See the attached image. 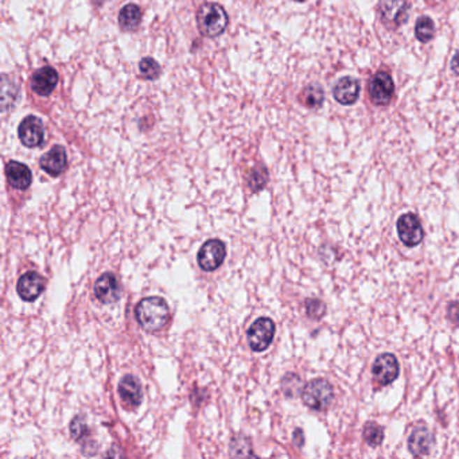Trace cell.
Here are the masks:
<instances>
[{"label":"cell","instance_id":"obj_1","mask_svg":"<svg viewBox=\"0 0 459 459\" xmlns=\"http://www.w3.org/2000/svg\"><path fill=\"white\" fill-rule=\"evenodd\" d=\"M135 315L145 330H162L170 319V309L163 298L148 296L139 302Z\"/></svg>","mask_w":459,"mask_h":459},{"label":"cell","instance_id":"obj_2","mask_svg":"<svg viewBox=\"0 0 459 459\" xmlns=\"http://www.w3.org/2000/svg\"><path fill=\"white\" fill-rule=\"evenodd\" d=\"M197 22L203 36L216 37L226 29L228 15L220 4L205 3L198 10Z\"/></svg>","mask_w":459,"mask_h":459},{"label":"cell","instance_id":"obj_3","mask_svg":"<svg viewBox=\"0 0 459 459\" xmlns=\"http://www.w3.org/2000/svg\"><path fill=\"white\" fill-rule=\"evenodd\" d=\"M334 396L333 386L325 379H315L302 391V400L312 409H323L330 405Z\"/></svg>","mask_w":459,"mask_h":459},{"label":"cell","instance_id":"obj_4","mask_svg":"<svg viewBox=\"0 0 459 459\" xmlns=\"http://www.w3.org/2000/svg\"><path fill=\"white\" fill-rule=\"evenodd\" d=\"M275 335V323L270 318H258L247 333L248 344L254 351H264L267 349Z\"/></svg>","mask_w":459,"mask_h":459},{"label":"cell","instance_id":"obj_5","mask_svg":"<svg viewBox=\"0 0 459 459\" xmlns=\"http://www.w3.org/2000/svg\"><path fill=\"white\" fill-rule=\"evenodd\" d=\"M226 256L225 244L221 240H209L203 244L198 252V265L203 271H214L224 263Z\"/></svg>","mask_w":459,"mask_h":459},{"label":"cell","instance_id":"obj_6","mask_svg":"<svg viewBox=\"0 0 459 459\" xmlns=\"http://www.w3.org/2000/svg\"><path fill=\"white\" fill-rule=\"evenodd\" d=\"M398 233L399 239L407 247H415L422 242L424 239L422 224L419 219L412 214L407 213L398 220Z\"/></svg>","mask_w":459,"mask_h":459},{"label":"cell","instance_id":"obj_7","mask_svg":"<svg viewBox=\"0 0 459 459\" xmlns=\"http://www.w3.org/2000/svg\"><path fill=\"white\" fill-rule=\"evenodd\" d=\"M393 81L386 72L374 74L369 81V96L376 105H386L393 96Z\"/></svg>","mask_w":459,"mask_h":459},{"label":"cell","instance_id":"obj_8","mask_svg":"<svg viewBox=\"0 0 459 459\" xmlns=\"http://www.w3.org/2000/svg\"><path fill=\"white\" fill-rule=\"evenodd\" d=\"M372 372H373L374 379L379 381V384L388 386L398 379V376L400 373V367H399L398 358L393 354L386 353L376 358L373 367H372Z\"/></svg>","mask_w":459,"mask_h":459},{"label":"cell","instance_id":"obj_9","mask_svg":"<svg viewBox=\"0 0 459 459\" xmlns=\"http://www.w3.org/2000/svg\"><path fill=\"white\" fill-rule=\"evenodd\" d=\"M18 135L20 142L26 147L34 148L42 145L45 139V129L42 122L36 116H27L19 124Z\"/></svg>","mask_w":459,"mask_h":459},{"label":"cell","instance_id":"obj_10","mask_svg":"<svg viewBox=\"0 0 459 459\" xmlns=\"http://www.w3.org/2000/svg\"><path fill=\"white\" fill-rule=\"evenodd\" d=\"M45 290L43 277L34 271H29L19 277L17 284L18 295L26 302L36 300Z\"/></svg>","mask_w":459,"mask_h":459},{"label":"cell","instance_id":"obj_11","mask_svg":"<svg viewBox=\"0 0 459 459\" xmlns=\"http://www.w3.org/2000/svg\"><path fill=\"white\" fill-rule=\"evenodd\" d=\"M381 18L386 26L399 27L408 19V4L405 0H383Z\"/></svg>","mask_w":459,"mask_h":459},{"label":"cell","instance_id":"obj_12","mask_svg":"<svg viewBox=\"0 0 459 459\" xmlns=\"http://www.w3.org/2000/svg\"><path fill=\"white\" fill-rule=\"evenodd\" d=\"M94 295L104 305L117 302L120 298V286L116 276L113 274L100 276L94 284Z\"/></svg>","mask_w":459,"mask_h":459},{"label":"cell","instance_id":"obj_13","mask_svg":"<svg viewBox=\"0 0 459 459\" xmlns=\"http://www.w3.org/2000/svg\"><path fill=\"white\" fill-rule=\"evenodd\" d=\"M434 435L425 427H418L412 431L408 439V449L415 457H425L434 447Z\"/></svg>","mask_w":459,"mask_h":459},{"label":"cell","instance_id":"obj_14","mask_svg":"<svg viewBox=\"0 0 459 459\" xmlns=\"http://www.w3.org/2000/svg\"><path fill=\"white\" fill-rule=\"evenodd\" d=\"M58 84V73L53 68L45 66L37 71L31 78V88L39 96H49Z\"/></svg>","mask_w":459,"mask_h":459},{"label":"cell","instance_id":"obj_15","mask_svg":"<svg viewBox=\"0 0 459 459\" xmlns=\"http://www.w3.org/2000/svg\"><path fill=\"white\" fill-rule=\"evenodd\" d=\"M6 177H7L8 184L18 190H26L33 181L30 168L23 163L15 162V161H11L6 166Z\"/></svg>","mask_w":459,"mask_h":459},{"label":"cell","instance_id":"obj_16","mask_svg":"<svg viewBox=\"0 0 459 459\" xmlns=\"http://www.w3.org/2000/svg\"><path fill=\"white\" fill-rule=\"evenodd\" d=\"M334 99L342 105H351L357 101L360 94V82L356 78L344 77L334 88Z\"/></svg>","mask_w":459,"mask_h":459},{"label":"cell","instance_id":"obj_17","mask_svg":"<svg viewBox=\"0 0 459 459\" xmlns=\"http://www.w3.org/2000/svg\"><path fill=\"white\" fill-rule=\"evenodd\" d=\"M66 151L61 146H55L41 158V167L52 177H58L66 167Z\"/></svg>","mask_w":459,"mask_h":459},{"label":"cell","instance_id":"obj_18","mask_svg":"<svg viewBox=\"0 0 459 459\" xmlns=\"http://www.w3.org/2000/svg\"><path fill=\"white\" fill-rule=\"evenodd\" d=\"M119 395L126 405L135 408L142 402V386L133 376H124L119 383Z\"/></svg>","mask_w":459,"mask_h":459},{"label":"cell","instance_id":"obj_19","mask_svg":"<svg viewBox=\"0 0 459 459\" xmlns=\"http://www.w3.org/2000/svg\"><path fill=\"white\" fill-rule=\"evenodd\" d=\"M142 20V11L136 4H127L119 13V23L124 30H135Z\"/></svg>","mask_w":459,"mask_h":459},{"label":"cell","instance_id":"obj_20","mask_svg":"<svg viewBox=\"0 0 459 459\" xmlns=\"http://www.w3.org/2000/svg\"><path fill=\"white\" fill-rule=\"evenodd\" d=\"M415 34L423 43L430 42L435 36V24L432 22V19L428 18V17H422V18L418 19L416 26H415Z\"/></svg>","mask_w":459,"mask_h":459},{"label":"cell","instance_id":"obj_21","mask_svg":"<svg viewBox=\"0 0 459 459\" xmlns=\"http://www.w3.org/2000/svg\"><path fill=\"white\" fill-rule=\"evenodd\" d=\"M364 438L369 446H380L384 438V431L377 423H367L364 427Z\"/></svg>","mask_w":459,"mask_h":459},{"label":"cell","instance_id":"obj_22","mask_svg":"<svg viewBox=\"0 0 459 459\" xmlns=\"http://www.w3.org/2000/svg\"><path fill=\"white\" fill-rule=\"evenodd\" d=\"M303 99H305V104L307 107H310V108H319L322 105V103H323L325 94H323V91H322L321 87L312 85V87H309L305 91Z\"/></svg>","mask_w":459,"mask_h":459},{"label":"cell","instance_id":"obj_23","mask_svg":"<svg viewBox=\"0 0 459 459\" xmlns=\"http://www.w3.org/2000/svg\"><path fill=\"white\" fill-rule=\"evenodd\" d=\"M139 71L145 78H156L161 74V66L152 58H143L139 64Z\"/></svg>","mask_w":459,"mask_h":459},{"label":"cell","instance_id":"obj_24","mask_svg":"<svg viewBox=\"0 0 459 459\" xmlns=\"http://www.w3.org/2000/svg\"><path fill=\"white\" fill-rule=\"evenodd\" d=\"M71 434L77 441L82 439L88 434V425H87L84 416L80 415V416L74 418L73 422L71 424Z\"/></svg>","mask_w":459,"mask_h":459},{"label":"cell","instance_id":"obj_25","mask_svg":"<svg viewBox=\"0 0 459 459\" xmlns=\"http://www.w3.org/2000/svg\"><path fill=\"white\" fill-rule=\"evenodd\" d=\"M325 305L318 299H309L306 302V312L312 318H321L325 314Z\"/></svg>","mask_w":459,"mask_h":459},{"label":"cell","instance_id":"obj_26","mask_svg":"<svg viewBox=\"0 0 459 459\" xmlns=\"http://www.w3.org/2000/svg\"><path fill=\"white\" fill-rule=\"evenodd\" d=\"M447 315L450 318V321H453L454 323H459V303L454 302L449 306L447 309Z\"/></svg>","mask_w":459,"mask_h":459},{"label":"cell","instance_id":"obj_27","mask_svg":"<svg viewBox=\"0 0 459 459\" xmlns=\"http://www.w3.org/2000/svg\"><path fill=\"white\" fill-rule=\"evenodd\" d=\"M451 71L454 72V74L459 75V53L454 55V58L451 61Z\"/></svg>","mask_w":459,"mask_h":459},{"label":"cell","instance_id":"obj_28","mask_svg":"<svg viewBox=\"0 0 459 459\" xmlns=\"http://www.w3.org/2000/svg\"><path fill=\"white\" fill-rule=\"evenodd\" d=\"M93 1H94V3H103L104 0H93Z\"/></svg>","mask_w":459,"mask_h":459},{"label":"cell","instance_id":"obj_29","mask_svg":"<svg viewBox=\"0 0 459 459\" xmlns=\"http://www.w3.org/2000/svg\"><path fill=\"white\" fill-rule=\"evenodd\" d=\"M296 1H305V0H296Z\"/></svg>","mask_w":459,"mask_h":459},{"label":"cell","instance_id":"obj_30","mask_svg":"<svg viewBox=\"0 0 459 459\" xmlns=\"http://www.w3.org/2000/svg\"><path fill=\"white\" fill-rule=\"evenodd\" d=\"M435 1H442V0H435Z\"/></svg>","mask_w":459,"mask_h":459}]
</instances>
